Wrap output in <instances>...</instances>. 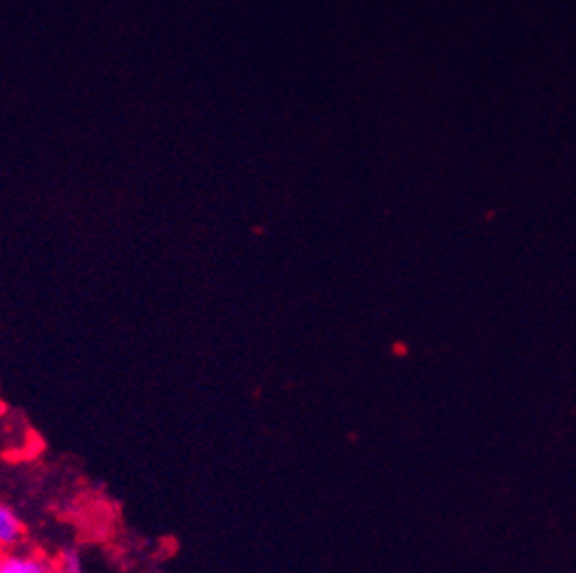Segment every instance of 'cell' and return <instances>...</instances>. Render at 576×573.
Instances as JSON below:
<instances>
[{"label": "cell", "mask_w": 576, "mask_h": 573, "mask_svg": "<svg viewBox=\"0 0 576 573\" xmlns=\"http://www.w3.org/2000/svg\"><path fill=\"white\" fill-rule=\"evenodd\" d=\"M57 571L59 573H87L85 562L78 548H64L57 557Z\"/></svg>", "instance_id": "obj_3"}, {"label": "cell", "mask_w": 576, "mask_h": 573, "mask_svg": "<svg viewBox=\"0 0 576 573\" xmlns=\"http://www.w3.org/2000/svg\"><path fill=\"white\" fill-rule=\"evenodd\" d=\"M24 522L19 515L5 503H0V550L12 548L24 538Z\"/></svg>", "instance_id": "obj_2"}, {"label": "cell", "mask_w": 576, "mask_h": 573, "mask_svg": "<svg viewBox=\"0 0 576 573\" xmlns=\"http://www.w3.org/2000/svg\"><path fill=\"white\" fill-rule=\"evenodd\" d=\"M0 573H59L57 562L33 552H0Z\"/></svg>", "instance_id": "obj_1"}]
</instances>
